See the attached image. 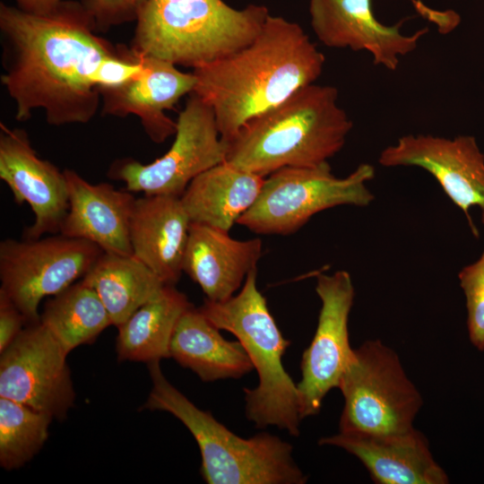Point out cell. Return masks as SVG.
<instances>
[{"label": "cell", "instance_id": "22", "mask_svg": "<svg viewBox=\"0 0 484 484\" xmlns=\"http://www.w3.org/2000/svg\"><path fill=\"white\" fill-rule=\"evenodd\" d=\"M219 330L192 305L174 330L170 358L204 382L239 378L250 373L254 366L243 345L239 341L226 340Z\"/></svg>", "mask_w": 484, "mask_h": 484}, {"label": "cell", "instance_id": "25", "mask_svg": "<svg viewBox=\"0 0 484 484\" xmlns=\"http://www.w3.org/2000/svg\"><path fill=\"white\" fill-rule=\"evenodd\" d=\"M40 321L68 354L113 325L98 294L82 281L48 299Z\"/></svg>", "mask_w": 484, "mask_h": 484}, {"label": "cell", "instance_id": "1", "mask_svg": "<svg viewBox=\"0 0 484 484\" xmlns=\"http://www.w3.org/2000/svg\"><path fill=\"white\" fill-rule=\"evenodd\" d=\"M4 73L2 83L26 121L41 108L51 125L85 124L101 101L96 77L117 48L97 35L80 2L65 0L47 15L0 4Z\"/></svg>", "mask_w": 484, "mask_h": 484}, {"label": "cell", "instance_id": "15", "mask_svg": "<svg viewBox=\"0 0 484 484\" xmlns=\"http://www.w3.org/2000/svg\"><path fill=\"white\" fill-rule=\"evenodd\" d=\"M309 13L311 27L324 46L367 51L376 65L391 71L428 31L423 28L403 34L401 28L407 18L392 26L383 24L374 14L372 0H309Z\"/></svg>", "mask_w": 484, "mask_h": 484}, {"label": "cell", "instance_id": "23", "mask_svg": "<svg viewBox=\"0 0 484 484\" xmlns=\"http://www.w3.org/2000/svg\"><path fill=\"white\" fill-rule=\"evenodd\" d=\"M191 306L187 297L174 285H165L158 295L117 326L118 360L150 363L170 358L174 330Z\"/></svg>", "mask_w": 484, "mask_h": 484}, {"label": "cell", "instance_id": "5", "mask_svg": "<svg viewBox=\"0 0 484 484\" xmlns=\"http://www.w3.org/2000/svg\"><path fill=\"white\" fill-rule=\"evenodd\" d=\"M152 387L143 408L178 419L197 442L201 474L208 484H303L307 476L292 457V445L260 433L243 438L197 408L165 377L160 361L148 363Z\"/></svg>", "mask_w": 484, "mask_h": 484}, {"label": "cell", "instance_id": "30", "mask_svg": "<svg viewBox=\"0 0 484 484\" xmlns=\"http://www.w3.org/2000/svg\"><path fill=\"white\" fill-rule=\"evenodd\" d=\"M65 0H16L17 7L22 11L35 14L47 15L56 10Z\"/></svg>", "mask_w": 484, "mask_h": 484}, {"label": "cell", "instance_id": "9", "mask_svg": "<svg viewBox=\"0 0 484 484\" xmlns=\"http://www.w3.org/2000/svg\"><path fill=\"white\" fill-rule=\"evenodd\" d=\"M103 253L92 242L48 236L6 238L0 243V292L22 312L27 324L39 322V306L82 279Z\"/></svg>", "mask_w": 484, "mask_h": 484}, {"label": "cell", "instance_id": "28", "mask_svg": "<svg viewBox=\"0 0 484 484\" xmlns=\"http://www.w3.org/2000/svg\"><path fill=\"white\" fill-rule=\"evenodd\" d=\"M147 0H80L97 31L136 21Z\"/></svg>", "mask_w": 484, "mask_h": 484}, {"label": "cell", "instance_id": "12", "mask_svg": "<svg viewBox=\"0 0 484 484\" xmlns=\"http://www.w3.org/2000/svg\"><path fill=\"white\" fill-rule=\"evenodd\" d=\"M315 291L321 300L317 327L302 355V378L297 384L301 419L320 411L327 393L338 388L353 351L348 328L355 296L350 274L344 270L319 273Z\"/></svg>", "mask_w": 484, "mask_h": 484}, {"label": "cell", "instance_id": "2", "mask_svg": "<svg viewBox=\"0 0 484 484\" xmlns=\"http://www.w3.org/2000/svg\"><path fill=\"white\" fill-rule=\"evenodd\" d=\"M324 62L300 25L269 14L249 44L194 69L193 92L211 107L229 142L248 121L315 83Z\"/></svg>", "mask_w": 484, "mask_h": 484}, {"label": "cell", "instance_id": "18", "mask_svg": "<svg viewBox=\"0 0 484 484\" xmlns=\"http://www.w3.org/2000/svg\"><path fill=\"white\" fill-rule=\"evenodd\" d=\"M69 207L59 234L84 239L103 252L133 255L129 227L136 198L108 183L91 184L65 169Z\"/></svg>", "mask_w": 484, "mask_h": 484}, {"label": "cell", "instance_id": "6", "mask_svg": "<svg viewBox=\"0 0 484 484\" xmlns=\"http://www.w3.org/2000/svg\"><path fill=\"white\" fill-rule=\"evenodd\" d=\"M256 278L255 268L237 295L223 301L205 299L198 308L217 328L237 337L258 374L257 387L244 388L246 418L257 428L276 426L298 436L302 419L298 388L281 361L290 342L276 324Z\"/></svg>", "mask_w": 484, "mask_h": 484}, {"label": "cell", "instance_id": "17", "mask_svg": "<svg viewBox=\"0 0 484 484\" xmlns=\"http://www.w3.org/2000/svg\"><path fill=\"white\" fill-rule=\"evenodd\" d=\"M355 455L378 484H446L448 476L434 459L424 435L412 428L395 434L341 432L319 439Z\"/></svg>", "mask_w": 484, "mask_h": 484}, {"label": "cell", "instance_id": "20", "mask_svg": "<svg viewBox=\"0 0 484 484\" xmlns=\"http://www.w3.org/2000/svg\"><path fill=\"white\" fill-rule=\"evenodd\" d=\"M190 225L180 197L136 198L129 227L133 255L166 285L175 286L183 272Z\"/></svg>", "mask_w": 484, "mask_h": 484}, {"label": "cell", "instance_id": "10", "mask_svg": "<svg viewBox=\"0 0 484 484\" xmlns=\"http://www.w3.org/2000/svg\"><path fill=\"white\" fill-rule=\"evenodd\" d=\"M189 95L169 151L148 164L117 160L108 169L110 178L124 182L132 193L180 197L194 177L226 160L229 143L220 134L212 109L195 93Z\"/></svg>", "mask_w": 484, "mask_h": 484}, {"label": "cell", "instance_id": "11", "mask_svg": "<svg viewBox=\"0 0 484 484\" xmlns=\"http://www.w3.org/2000/svg\"><path fill=\"white\" fill-rule=\"evenodd\" d=\"M67 355L40 320L27 324L1 353L0 397L62 420L75 400Z\"/></svg>", "mask_w": 484, "mask_h": 484}, {"label": "cell", "instance_id": "7", "mask_svg": "<svg viewBox=\"0 0 484 484\" xmlns=\"http://www.w3.org/2000/svg\"><path fill=\"white\" fill-rule=\"evenodd\" d=\"M374 177L375 168L368 163L359 165L345 177L333 176L329 162L281 169L264 177L256 201L237 223L257 234H292L322 211L369 205L375 196L367 184Z\"/></svg>", "mask_w": 484, "mask_h": 484}, {"label": "cell", "instance_id": "24", "mask_svg": "<svg viewBox=\"0 0 484 484\" xmlns=\"http://www.w3.org/2000/svg\"><path fill=\"white\" fill-rule=\"evenodd\" d=\"M81 281L95 290L117 327L166 285L134 255L107 252Z\"/></svg>", "mask_w": 484, "mask_h": 484}, {"label": "cell", "instance_id": "19", "mask_svg": "<svg viewBox=\"0 0 484 484\" xmlns=\"http://www.w3.org/2000/svg\"><path fill=\"white\" fill-rule=\"evenodd\" d=\"M260 238L238 240L229 231L191 222L183 272L212 301L234 296L262 255Z\"/></svg>", "mask_w": 484, "mask_h": 484}, {"label": "cell", "instance_id": "26", "mask_svg": "<svg viewBox=\"0 0 484 484\" xmlns=\"http://www.w3.org/2000/svg\"><path fill=\"white\" fill-rule=\"evenodd\" d=\"M53 418L21 402L0 397V465L6 471L22 467L48 438Z\"/></svg>", "mask_w": 484, "mask_h": 484}, {"label": "cell", "instance_id": "29", "mask_svg": "<svg viewBox=\"0 0 484 484\" xmlns=\"http://www.w3.org/2000/svg\"><path fill=\"white\" fill-rule=\"evenodd\" d=\"M25 324L27 321L22 312L0 292V353L18 337Z\"/></svg>", "mask_w": 484, "mask_h": 484}, {"label": "cell", "instance_id": "13", "mask_svg": "<svg viewBox=\"0 0 484 484\" xmlns=\"http://www.w3.org/2000/svg\"><path fill=\"white\" fill-rule=\"evenodd\" d=\"M378 162L384 167H417L438 182L449 199L467 218L474 236L478 230L469 212L477 206L484 224V153L471 135L445 138L407 134L385 147Z\"/></svg>", "mask_w": 484, "mask_h": 484}, {"label": "cell", "instance_id": "21", "mask_svg": "<svg viewBox=\"0 0 484 484\" xmlns=\"http://www.w3.org/2000/svg\"><path fill=\"white\" fill-rule=\"evenodd\" d=\"M264 181L224 161L194 177L180 200L191 222L229 231L255 203Z\"/></svg>", "mask_w": 484, "mask_h": 484}, {"label": "cell", "instance_id": "8", "mask_svg": "<svg viewBox=\"0 0 484 484\" xmlns=\"http://www.w3.org/2000/svg\"><path fill=\"white\" fill-rule=\"evenodd\" d=\"M338 388L344 398L341 432L411 430L423 403L397 353L380 340L367 341L353 349Z\"/></svg>", "mask_w": 484, "mask_h": 484}, {"label": "cell", "instance_id": "14", "mask_svg": "<svg viewBox=\"0 0 484 484\" xmlns=\"http://www.w3.org/2000/svg\"><path fill=\"white\" fill-rule=\"evenodd\" d=\"M0 128V178L16 203H28L35 216L23 238L59 233L69 207L65 172L37 155L24 130Z\"/></svg>", "mask_w": 484, "mask_h": 484}, {"label": "cell", "instance_id": "3", "mask_svg": "<svg viewBox=\"0 0 484 484\" xmlns=\"http://www.w3.org/2000/svg\"><path fill=\"white\" fill-rule=\"evenodd\" d=\"M352 126L338 90L312 83L245 124L228 142L225 161L264 177L288 167H318L342 149Z\"/></svg>", "mask_w": 484, "mask_h": 484}, {"label": "cell", "instance_id": "27", "mask_svg": "<svg viewBox=\"0 0 484 484\" xmlns=\"http://www.w3.org/2000/svg\"><path fill=\"white\" fill-rule=\"evenodd\" d=\"M467 308V328L471 344L484 350V250L474 263L458 273Z\"/></svg>", "mask_w": 484, "mask_h": 484}, {"label": "cell", "instance_id": "16", "mask_svg": "<svg viewBox=\"0 0 484 484\" xmlns=\"http://www.w3.org/2000/svg\"><path fill=\"white\" fill-rule=\"evenodd\" d=\"M139 56L142 68L137 74L120 86L100 91L102 112L120 117L136 116L150 139L161 143L176 133V122L165 111L193 92L196 78L169 61Z\"/></svg>", "mask_w": 484, "mask_h": 484}, {"label": "cell", "instance_id": "4", "mask_svg": "<svg viewBox=\"0 0 484 484\" xmlns=\"http://www.w3.org/2000/svg\"><path fill=\"white\" fill-rule=\"evenodd\" d=\"M269 14L262 4L236 9L223 0H147L130 48L194 69L249 44Z\"/></svg>", "mask_w": 484, "mask_h": 484}]
</instances>
